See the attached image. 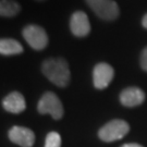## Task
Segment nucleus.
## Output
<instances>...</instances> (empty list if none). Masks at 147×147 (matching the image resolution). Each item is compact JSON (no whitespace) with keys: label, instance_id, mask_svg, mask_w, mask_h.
I'll list each match as a JSON object with an SVG mask.
<instances>
[{"label":"nucleus","instance_id":"1","mask_svg":"<svg viewBox=\"0 0 147 147\" xmlns=\"http://www.w3.org/2000/svg\"><path fill=\"white\" fill-rule=\"evenodd\" d=\"M42 73L51 83L59 87H65L70 83L71 72L67 60L63 58H48L42 63Z\"/></svg>","mask_w":147,"mask_h":147},{"label":"nucleus","instance_id":"2","mask_svg":"<svg viewBox=\"0 0 147 147\" xmlns=\"http://www.w3.org/2000/svg\"><path fill=\"white\" fill-rule=\"evenodd\" d=\"M37 110L40 115H50L55 120H60L64 113L61 100L53 92H46L40 97L37 104Z\"/></svg>","mask_w":147,"mask_h":147},{"label":"nucleus","instance_id":"3","mask_svg":"<svg viewBox=\"0 0 147 147\" xmlns=\"http://www.w3.org/2000/svg\"><path fill=\"white\" fill-rule=\"evenodd\" d=\"M22 35L28 46L36 51L44 50L49 42L46 31L37 24H27L22 30Z\"/></svg>","mask_w":147,"mask_h":147},{"label":"nucleus","instance_id":"4","mask_svg":"<svg viewBox=\"0 0 147 147\" xmlns=\"http://www.w3.org/2000/svg\"><path fill=\"white\" fill-rule=\"evenodd\" d=\"M130 131V125L124 120H112L106 123L98 132V136L104 142H115L125 136Z\"/></svg>","mask_w":147,"mask_h":147},{"label":"nucleus","instance_id":"5","mask_svg":"<svg viewBox=\"0 0 147 147\" xmlns=\"http://www.w3.org/2000/svg\"><path fill=\"white\" fill-rule=\"evenodd\" d=\"M88 7L95 12V14L105 20L112 21L116 20L120 14L119 7L113 0H85Z\"/></svg>","mask_w":147,"mask_h":147},{"label":"nucleus","instance_id":"6","mask_svg":"<svg viewBox=\"0 0 147 147\" xmlns=\"http://www.w3.org/2000/svg\"><path fill=\"white\" fill-rule=\"evenodd\" d=\"M115 76V70L110 64L106 62L97 63L93 70V83L97 89L108 87Z\"/></svg>","mask_w":147,"mask_h":147},{"label":"nucleus","instance_id":"7","mask_svg":"<svg viewBox=\"0 0 147 147\" xmlns=\"http://www.w3.org/2000/svg\"><path fill=\"white\" fill-rule=\"evenodd\" d=\"M8 137L12 143L21 147H32L35 143L34 132L25 126H12L8 132Z\"/></svg>","mask_w":147,"mask_h":147},{"label":"nucleus","instance_id":"8","mask_svg":"<svg viewBox=\"0 0 147 147\" xmlns=\"http://www.w3.org/2000/svg\"><path fill=\"white\" fill-rule=\"evenodd\" d=\"M70 30L76 37H86L90 33L88 16L83 11H76L70 19Z\"/></svg>","mask_w":147,"mask_h":147},{"label":"nucleus","instance_id":"9","mask_svg":"<svg viewBox=\"0 0 147 147\" xmlns=\"http://www.w3.org/2000/svg\"><path fill=\"white\" fill-rule=\"evenodd\" d=\"M2 107L10 113L19 115L26 108L25 98L20 92H11L2 99Z\"/></svg>","mask_w":147,"mask_h":147},{"label":"nucleus","instance_id":"10","mask_svg":"<svg viewBox=\"0 0 147 147\" xmlns=\"http://www.w3.org/2000/svg\"><path fill=\"white\" fill-rule=\"evenodd\" d=\"M145 100V94L138 87H127L120 94L121 104L125 107H135L143 104Z\"/></svg>","mask_w":147,"mask_h":147},{"label":"nucleus","instance_id":"11","mask_svg":"<svg viewBox=\"0 0 147 147\" xmlns=\"http://www.w3.org/2000/svg\"><path fill=\"white\" fill-rule=\"evenodd\" d=\"M24 48L21 42L13 38H0V55L2 56H16L21 55Z\"/></svg>","mask_w":147,"mask_h":147},{"label":"nucleus","instance_id":"12","mask_svg":"<svg viewBox=\"0 0 147 147\" xmlns=\"http://www.w3.org/2000/svg\"><path fill=\"white\" fill-rule=\"evenodd\" d=\"M22 10L21 5L16 0H0V16L14 18Z\"/></svg>","mask_w":147,"mask_h":147},{"label":"nucleus","instance_id":"13","mask_svg":"<svg viewBox=\"0 0 147 147\" xmlns=\"http://www.w3.org/2000/svg\"><path fill=\"white\" fill-rule=\"evenodd\" d=\"M45 147H61V136L58 132H49L45 140Z\"/></svg>","mask_w":147,"mask_h":147},{"label":"nucleus","instance_id":"14","mask_svg":"<svg viewBox=\"0 0 147 147\" xmlns=\"http://www.w3.org/2000/svg\"><path fill=\"white\" fill-rule=\"evenodd\" d=\"M141 67L144 71L147 72V47L144 48L142 55H141Z\"/></svg>","mask_w":147,"mask_h":147},{"label":"nucleus","instance_id":"15","mask_svg":"<svg viewBox=\"0 0 147 147\" xmlns=\"http://www.w3.org/2000/svg\"><path fill=\"white\" fill-rule=\"evenodd\" d=\"M121 147H143V146H142V145H140V144L130 143V144H124V145H122Z\"/></svg>","mask_w":147,"mask_h":147},{"label":"nucleus","instance_id":"16","mask_svg":"<svg viewBox=\"0 0 147 147\" xmlns=\"http://www.w3.org/2000/svg\"><path fill=\"white\" fill-rule=\"evenodd\" d=\"M142 25L145 27V28H147V14H145V16H144V18H143Z\"/></svg>","mask_w":147,"mask_h":147},{"label":"nucleus","instance_id":"17","mask_svg":"<svg viewBox=\"0 0 147 147\" xmlns=\"http://www.w3.org/2000/svg\"><path fill=\"white\" fill-rule=\"evenodd\" d=\"M34 1H36V2H44V1H46V0H34Z\"/></svg>","mask_w":147,"mask_h":147}]
</instances>
